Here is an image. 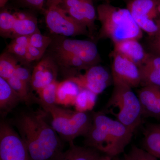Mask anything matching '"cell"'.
<instances>
[{
	"label": "cell",
	"mask_w": 160,
	"mask_h": 160,
	"mask_svg": "<svg viewBox=\"0 0 160 160\" xmlns=\"http://www.w3.org/2000/svg\"><path fill=\"white\" fill-rule=\"evenodd\" d=\"M30 160H54L63 152V145L52 126L42 114L26 113L16 121Z\"/></svg>",
	"instance_id": "1"
},
{
	"label": "cell",
	"mask_w": 160,
	"mask_h": 160,
	"mask_svg": "<svg viewBox=\"0 0 160 160\" xmlns=\"http://www.w3.org/2000/svg\"><path fill=\"white\" fill-rule=\"evenodd\" d=\"M133 132L116 119L101 112H94L91 127L86 136L89 147L114 157L124 152Z\"/></svg>",
	"instance_id": "2"
},
{
	"label": "cell",
	"mask_w": 160,
	"mask_h": 160,
	"mask_svg": "<svg viewBox=\"0 0 160 160\" xmlns=\"http://www.w3.org/2000/svg\"><path fill=\"white\" fill-rule=\"evenodd\" d=\"M97 12L101 24V38L109 39L114 42L129 39L139 40L142 37V30L127 8L104 3L98 6Z\"/></svg>",
	"instance_id": "3"
},
{
	"label": "cell",
	"mask_w": 160,
	"mask_h": 160,
	"mask_svg": "<svg viewBox=\"0 0 160 160\" xmlns=\"http://www.w3.org/2000/svg\"><path fill=\"white\" fill-rule=\"evenodd\" d=\"M113 83L114 88L106 110L134 132L141 124L143 116L139 99L129 86Z\"/></svg>",
	"instance_id": "4"
},
{
	"label": "cell",
	"mask_w": 160,
	"mask_h": 160,
	"mask_svg": "<svg viewBox=\"0 0 160 160\" xmlns=\"http://www.w3.org/2000/svg\"><path fill=\"white\" fill-rule=\"evenodd\" d=\"M52 118L51 126L63 140L73 145L76 138L88 133L92 123L86 112L72 111L62 109L56 105L44 109Z\"/></svg>",
	"instance_id": "5"
},
{
	"label": "cell",
	"mask_w": 160,
	"mask_h": 160,
	"mask_svg": "<svg viewBox=\"0 0 160 160\" xmlns=\"http://www.w3.org/2000/svg\"><path fill=\"white\" fill-rule=\"evenodd\" d=\"M126 8L142 31L150 37L156 33L160 18V0H128Z\"/></svg>",
	"instance_id": "6"
},
{
	"label": "cell",
	"mask_w": 160,
	"mask_h": 160,
	"mask_svg": "<svg viewBox=\"0 0 160 160\" xmlns=\"http://www.w3.org/2000/svg\"><path fill=\"white\" fill-rule=\"evenodd\" d=\"M46 26L52 33L65 37L85 35L89 32L86 26L71 17L59 6L48 8L45 12Z\"/></svg>",
	"instance_id": "7"
},
{
	"label": "cell",
	"mask_w": 160,
	"mask_h": 160,
	"mask_svg": "<svg viewBox=\"0 0 160 160\" xmlns=\"http://www.w3.org/2000/svg\"><path fill=\"white\" fill-rule=\"evenodd\" d=\"M0 160H30L20 135L4 122L0 124Z\"/></svg>",
	"instance_id": "8"
},
{
	"label": "cell",
	"mask_w": 160,
	"mask_h": 160,
	"mask_svg": "<svg viewBox=\"0 0 160 160\" xmlns=\"http://www.w3.org/2000/svg\"><path fill=\"white\" fill-rule=\"evenodd\" d=\"M56 53L70 54L82 60L89 67L97 65L100 57L97 46L87 40L65 39L58 42L54 48Z\"/></svg>",
	"instance_id": "9"
},
{
	"label": "cell",
	"mask_w": 160,
	"mask_h": 160,
	"mask_svg": "<svg viewBox=\"0 0 160 160\" xmlns=\"http://www.w3.org/2000/svg\"><path fill=\"white\" fill-rule=\"evenodd\" d=\"M68 78L76 83L81 89H86L96 95L102 92L112 82V75L103 66L95 65L83 74Z\"/></svg>",
	"instance_id": "10"
},
{
	"label": "cell",
	"mask_w": 160,
	"mask_h": 160,
	"mask_svg": "<svg viewBox=\"0 0 160 160\" xmlns=\"http://www.w3.org/2000/svg\"><path fill=\"white\" fill-rule=\"evenodd\" d=\"M112 58V82L122 83L132 88L141 86V75L137 65L113 52Z\"/></svg>",
	"instance_id": "11"
},
{
	"label": "cell",
	"mask_w": 160,
	"mask_h": 160,
	"mask_svg": "<svg viewBox=\"0 0 160 160\" xmlns=\"http://www.w3.org/2000/svg\"><path fill=\"white\" fill-rule=\"evenodd\" d=\"M58 6L69 16L86 26L89 31L95 29L97 12L92 0H64Z\"/></svg>",
	"instance_id": "12"
},
{
	"label": "cell",
	"mask_w": 160,
	"mask_h": 160,
	"mask_svg": "<svg viewBox=\"0 0 160 160\" xmlns=\"http://www.w3.org/2000/svg\"><path fill=\"white\" fill-rule=\"evenodd\" d=\"M142 106L143 116L160 118V87L143 86L138 95Z\"/></svg>",
	"instance_id": "13"
},
{
	"label": "cell",
	"mask_w": 160,
	"mask_h": 160,
	"mask_svg": "<svg viewBox=\"0 0 160 160\" xmlns=\"http://www.w3.org/2000/svg\"><path fill=\"white\" fill-rule=\"evenodd\" d=\"M141 86L160 87V56L148 53L142 63L138 66Z\"/></svg>",
	"instance_id": "14"
},
{
	"label": "cell",
	"mask_w": 160,
	"mask_h": 160,
	"mask_svg": "<svg viewBox=\"0 0 160 160\" xmlns=\"http://www.w3.org/2000/svg\"><path fill=\"white\" fill-rule=\"evenodd\" d=\"M113 52L126 58L138 67L143 62L148 53L136 39H129L114 42Z\"/></svg>",
	"instance_id": "15"
},
{
	"label": "cell",
	"mask_w": 160,
	"mask_h": 160,
	"mask_svg": "<svg viewBox=\"0 0 160 160\" xmlns=\"http://www.w3.org/2000/svg\"><path fill=\"white\" fill-rule=\"evenodd\" d=\"M144 150L160 158V124H148L143 131Z\"/></svg>",
	"instance_id": "16"
},
{
	"label": "cell",
	"mask_w": 160,
	"mask_h": 160,
	"mask_svg": "<svg viewBox=\"0 0 160 160\" xmlns=\"http://www.w3.org/2000/svg\"><path fill=\"white\" fill-rule=\"evenodd\" d=\"M16 20L12 33V39L22 36H30L39 31L37 21L34 17L22 12H15Z\"/></svg>",
	"instance_id": "17"
},
{
	"label": "cell",
	"mask_w": 160,
	"mask_h": 160,
	"mask_svg": "<svg viewBox=\"0 0 160 160\" xmlns=\"http://www.w3.org/2000/svg\"><path fill=\"white\" fill-rule=\"evenodd\" d=\"M22 102L17 93L8 82L0 77V110L1 113L6 114L11 111Z\"/></svg>",
	"instance_id": "18"
},
{
	"label": "cell",
	"mask_w": 160,
	"mask_h": 160,
	"mask_svg": "<svg viewBox=\"0 0 160 160\" xmlns=\"http://www.w3.org/2000/svg\"><path fill=\"white\" fill-rule=\"evenodd\" d=\"M74 82L68 78L59 82L57 95V104L74 105L76 98L81 90Z\"/></svg>",
	"instance_id": "19"
},
{
	"label": "cell",
	"mask_w": 160,
	"mask_h": 160,
	"mask_svg": "<svg viewBox=\"0 0 160 160\" xmlns=\"http://www.w3.org/2000/svg\"><path fill=\"white\" fill-rule=\"evenodd\" d=\"M100 156L98 151L96 149L89 147H79L73 144L54 160H97Z\"/></svg>",
	"instance_id": "20"
},
{
	"label": "cell",
	"mask_w": 160,
	"mask_h": 160,
	"mask_svg": "<svg viewBox=\"0 0 160 160\" xmlns=\"http://www.w3.org/2000/svg\"><path fill=\"white\" fill-rule=\"evenodd\" d=\"M97 96L87 89H81L73 105L76 111L86 112L91 110L95 105Z\"/></svg>",
	"instance_id": "21"
},
{
	"label": "cell",
	"mask_w": 160,
	"mask_h": 160,
	"mask_svg": "<svg viewBox=\"0 0 160 160\" xmlns=\"http://www.w3.org/2000/svg\"><path fill=\"white\" fill-rule=\"evenodd\" d=\"M59 82L57 81H55L38 92L40 102L43 109L56 105Z\"/></svg>",
	"instance_id": "22"
},
{
	"label": "cell",
	"mask_w": 160,
	"mask_h": 160,
	"mask_svg": "<svg viewBox=\"0 0 160 160\" xmlns=\"http://www.w3.org/2000/svg\"><path fill=\"white\" fill-rule=\"evenodd\" d=\"M19 64L15 58L9 52L1 54L0 56V77L7 80L14 75Z\"/></svg>",
	"instance_id": "23"
},
{
	"label": "cell",
	"mask_w": 160,
	"mask_h": 160,
	"mask_svg": "<svg viewBox=\"0 0 160 160\" xmlns=\"http://www.w3.org/2000/svg\"><path fill=\"white\" fill-rule=\"evenodd\" d=\"M50 58H46L40 61L35 66L31 75L30 84L32 88L35 91H39L43 88V79L44 72Z\"/></svg>",
	"instance_id": "24"
},
{
	"label": "cell",
	"mask_w": 160,
	"mask_h": 160,
	"mask_svg": "<svg viewBox=\"0 0 160 160\" xmlns=\"http://www.w3.org/2000/svg\"><path fill=\"white\" fill-rule=\"evenodd\" d=\"M17 18L15 13L5 10L0 13V33L5 37L11 38Z\"/></svg>",
	"instance_id": "25"
},
{
	"label": "cell",
	"mask_w": 160,
	"mask_h": 160,
	"mask_svg": "<svg viewBox=\"0 0 160 160\" xmlns=\"http://www.w3.org/2000/svg\"><path fill=\"white\" fill-rule=\"evenodd\" d=\"M29 44V36L18 37L8 45V52L25 58Z\"/></svg>",
	"instance_id": "26"
},
{
	"label": "cell",
	"mask_w": 160,
	"mask_h": 160,
	"mask_svg": "<svg viewBox=\"0 0 160 160\" xmlns=\"http://www.w3.org/2000/svg\"><path fill=\"white\" fill-rule=\"evenodd\" d=\"M6 81L19 96L22 102H25L26 103L30 102L31 97L29 93L28 84L24 82L15 76H13Z\"/></svg>",
	"instance_id": "27"
},
{
	"label": "cell",
	"mask_w": 160,
	"mask_h": 160,
	"mask_svg": "<svg viewBox=\"0 0 160 160\" xmlns=\"http://www.w3.org/2000/svg\"><path fill=\"white\" fill-rule=\"evenodd\" d=\"M52 42L51 38L42 34L40 31L29 36V45L44 51H46Z\"/></svg>",
	"instance_id": "28"
},
{
	"label": "cell",
	"mask_w": 160,
	"mask_h": 160,
	"mask_svg": "<svg viewBox=\"0 0 160 160\" xmlns=\"http://www.w3.org/2000/svg\"><path fill=\"white\" fill-rule=\"evenodd\" d=\"M45 52V51L35 48L29 44L24 59L27 62H33L40 59L43 56Z\"/></svg>",
	"instance_id": "29"
},
{
	"label": "cell",
	"mask_w": 160,
	"mask_h": 160,
	"mask_svg": "<svg viewBox=\"0 0 160 160\" xmlns=\"http://www.w3.org/2000/svg\"><path fill=\"white\" fill-rule=\"evenodd\" d=\"M158 30L153 36L151 37L150 42V48L151 53L160 56V18L157 22Z\"/></svg>",
	"instance_id": "30"
},
{
	"label": "cell",
	"mask_w": 160,
	"mask_h": 160,
	"mask_svg": "<svg viewBox=\"0 0 160 160\" xmlns=\"http://www.w3.org/2000/svg\"><path fill=\"white\" fill-rule=\"evenodd\" d=\"M31 75L30 72L25 67L19 65L16 69L14 75L23 82L29 85L31 80Z\"/></svg>",
	"instance_id": "31"
},
{
	"label": "cell",
	"mask_w": 160,
	"mask_h": 160,
	"mask_svg": "<svg viewBox=\"0 0 160 160\" xmlns=\"http://www.w3.org/2000/svg\"><path fill=\"white\" fill-rule=\"evenodd\" d=\"M143 149L133 146L128 153L124 155L125 160H143Z\"/></svg>",
	"instance_id": "32"
},
{
	"label": "cell",
	"mask_w": 160,
	"mask_h": 160,
	"mask_svg": "<svg viewBox=\"0 0 160 160\" xmlns=\"http://www.w3.org/2000/svg\"><path fill=\"white\" fill-rule=\"evenodd\" d=\"M20 3L31 9L41 10L42 9L45 0H18Z\"/></svg>",
	"instance_id": "33"
},
{
	"label": "cell",
	"mask_w": 160,
	"mask_h": 160,
	"mask_svg": "<svg viewBox=\"0 0 160 160\" xmlns=\"http://www.w3.org/2000/svg\"><path fill=\"white\" fill-rule=\"evenodd\" d=\"M142 157L143 160H158L157 158L152 155L144 149H143Z\"/></svg>",
	"instance_id": "34"
},
{
	"label": "cell",
	"mask_w": 160,
	"mask_h": 160,
	"mask_svg": "<svg viewBox=\"0 0 160 160\" xmlns=\"http://www.w3.org/2000/svg\"><path fill=\"white\" fill-rule=\"evenodd\" d=\"M64 0H47L48 8L52 6H58Z\"/></svg>",
	"instance_id": "35"
},
{
	"label": "cell",
	"mask_w": 160,
	"mask_h": 160,
	"mask_svg": "<svg viewBox=\"0 0 160 160\" xmlns=\"http://www.w3.org/2000/svg\"><path fill=\"white\" fill-rule=\"evenodd\" d=\"M97 160H113V159H112V158L111 157L105 155L104 156H100Z\"/></svg>",
	"instance_id": "36"
},
{
	"label": "cell",
	"mask_w": 160,
	"mask_h": 160,
	"mask_svg": "<svg viewBox=\"0 0 160 160\" xmlns=\"http://www.w3.org/2000/svg\"><path fill=\"white\" fill-rule=\"evenodd\" d=\"M9 0H0V7L1 8H3Z\"/></svg>",
	"instance_id": "37"
},
{
	"label": "cell",
	"mask_w": 160,
	"mask_h": 160,
	"mask_svg": "<svg viewBox=\"0 0 160 160\" xmlns=\"http://www.w3.org/2000/svg\"><path fill=\"white\" fill-rule=\"evenodd\" d=\"M113 160H119L118 159L115 158Z\"/></svg>",
	"instance_id": "38"
}]
</instances>
